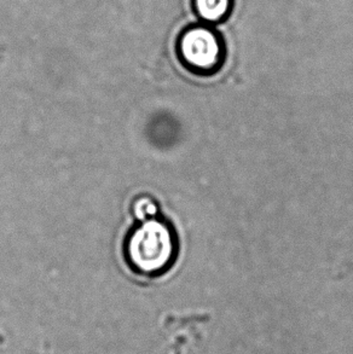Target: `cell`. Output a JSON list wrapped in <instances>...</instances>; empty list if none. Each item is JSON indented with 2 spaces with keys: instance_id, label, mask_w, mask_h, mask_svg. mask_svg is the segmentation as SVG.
I'll list each match as a JSON object with an SVG mask.
<instances>
[{
  "instance_id": "1",
  "label": "cell",
  "mask_w": 353,
  "mask_h": 354,
  "mask_svg": "<svg viewBox=\"0 0 353 354\" xmlns=\"http://www.w3.org/2000/svg\"><path fill=\"white\" fill-rule=\"evenodd\" d=\"M124 253L134 272L145 277H159L176 263L179 255L178 234L163 216L139 221L126 236Z\"/></svg>"
},
{
  "instance_id": "2",
  "label": "cell",
  "mask_w": 353,
  "mask_h": 354,
  "mask_svg": "<svg viewBox=\"0 0 353 354\" xmlns=\"http://www.w3.org/2000/svg\"><path fill=\"white\" fill-rule=\"evenodd\" d=\"M176 53L183 67L199 77H213L223 68L226 58L225 43L210 24H194L181 32Z\"/></svg>"
},
{
  "instance_id": "3",
  "label": "cell",
  "mask_w": 353,
  "mask_h": 354,
  "mask_svg": "<svg viewBox=\"0 0 353 354\" xmlns=\"http://www.w3.org/2000/svg\"><path fill=\"white\" fill-rule=\"evenodd\" d=\"M194 9L202 24L213 26L228 19L233 0H194Z\"/></svg>"
},
{
  "instance_id": "4",
  "label": "cell",
  "mask_w": 353,
  "mask_h": 354,
  "mask_svg": "<svg viewBox=\"0 0 353 354\" xmlns=\"http://www.w3.org/2000/svg\"><path fill=\"white\" fill-rule=\"evenodd\" d=\"M132 213L138 221H147L154 216H160L158 202L150 196H139L132 203Z\"/></svg>"
}]
</instances>
